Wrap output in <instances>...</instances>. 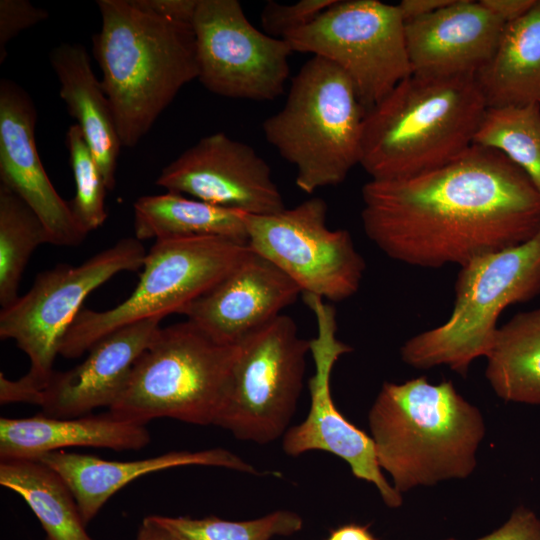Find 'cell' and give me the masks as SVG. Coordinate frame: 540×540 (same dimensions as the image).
I'll use <instances>...</instances> for the list:
<instances>
[{"label": "cell", "instance_id": "21", "mask_svg": "<svg viewBox=\"0 0 540 540\" xmlns=\"http://www.w3.org/2000/svg\"><path fill=\"white\" fill-rule=\"evenodd\" d=\"M146 425L121 419L109 410L74 418L43 413L26 418L0 419V458L37 460L69 447L140 450L150 443Z\"/></svg>", "mask_w": 540, "mask_h": 540}, {"label": "cell", "instance_id": "29", "mask_svg": "<svg viewBox=\"0 0 540 540\" xmlns=\"http://www.w3.org/2000/svg\"><path fill=\"white\" fill-rule=\"evenodd\" d=\"M155 516L181 540H270L276 536L293 535L303 527L302 518L290 510H276L245 521L215 516L200 519Z\"/></svg>", "mask_w": 540, "mask_h": 540}, {"label": "cell", "instance_id": "33", "mask_svg": "<svg viewBox=\"0 0 540 540\" xmlns=\"http://www.w3.org/2000/svg\"><path fill=\"white\" fill-rule=\"evenodd\" d=\"M476 540H540V519L530 509L520 506L503 525Z\"/></svg>", "mask_w": 540, "mask_h": 540}, {"label": "cell", "instance_id": "28", "mask_svg": "<svg viewBox=\"0 0 540 540\" xmlns=\"http://www.w3.org/2000/svg\"><path fill=\"white\" fill-rule=\"evenodd\" d=\"M50 243L38 216L15 193L0 185V305L5 309L19 297L23 271L34 250Z\"/></svg>", "mask_w": 540, "mask_h": 540}, {"label": "cell", "instance_id": "18", "mask_svg": "<svg viewBox=\"0 0 540 540\" xmlns=\"http://www.w3.org/2000/svg\"><path fill=\"white\" fill-rule=\"evenodd\" d=\"M154 317L121 327L97 341L86 359L65 372H54L34 404L43 414L74 418L108 407L122 392L133 365L159 331Z\"/></svg>", "mask_w": 540, "mask_h": 540}, {"label": "cell", "instance_id": "5", "mask_svg": "<svg viewBox=\"0 0 540 540\" xmlns=\"http://www.w3.org/2000/svg\"><path fill=\"white\" fill-rule=\"evenodd\" d=\"M365 113L350 78L312 56L292 79L282 109L262 128L267 142L295 166L297 187L312 194L342 183L360 163Z\"/></svg>", "mask_w": 540, "mask_h": 540}, {"label": "cell", "instance_id": "30", "mask_svg": "<svg viewBox=\"0 0 540 540\" xmlns=\"http://www.w3.org/2000/svg\"><path fill=\"white\" fill-rule=\"evenodd\" d=\"M66 144L76 187L75 196L69 204L78 224L89 233L101 227L107 218L105 195L108 189L77 124L68 128Z\"/></svg>", "mask_w": 540, "mask_h": 540}, {"label": "cell", "instance_id": "35", "mask_svg": "<svg viewBox=\"0 0 540 540\" xmlns=\"http://www.w3.org/2000/svg\"><path fill=\"white\" fill-rule=\"evenodd\" d=\"M480 3L507 25L530 10L536 0H480Z\"/></svg>", "mask_w": 540, "mask_h": 540}, {"label": "cell", "instance_id": "19", "mask_svg": "<svg viewBox=\"0 0 540 540\" xmlns=\"http://www.w3.org/2000/svg\"><path fill=\"white\" fill-rule=\"evenodd\" d=\"M505 24L480 1L450 5L405 22L412 73L430 76L475 75L491 58Z\"/></svg>", "mask_w": 540, "mask_h": 540}, {"label": "cell", "instance_id": "38", "mask_svg": "<svg viewBox=\"0 0 540 540\" xmlns=\"http://www.w3.org/2000/svg\"><path fill=\"white\" fill-rule=\"evenodd\" d=\"M327 540H376L367 526L347 524L331 531Z\"/></svg>", "mask_w": 540, "mask_h": 540}, {"label": "cell", "instance_id": "15", "mask_svg": "<svg viewBox=\"0 0 540 540\" xmlns=\"http://www.w3.org/2000/svg\"><path fill=\"white\" fill-rule=\"evenodd\" d=\"M156 184L249 215L285 208L268 163L253 147L223 132L203 137L186 149L163 168Z\"/></svg>", "mask_w": 540, "mask_h": 540}, {"label": "cell", "instance_id": "32", "mask_svg": "<svg viewBox=\"0 0 540 540\" xmlns=\"http://www.w3.org/2000/svg\"><path fill=\"white\" fill-rule=\"evenodd\" d=\"M48 18V12L27 0L0 1V64L5 61L7 45L20 32Z\"/></svg>", "mask_w": 540, "mask_h": 540}, {"label": "cell", "instance_id": "36", "mask_svg": "<svg viewBox=\"0 0 540 540\" xmlns=\"http://www.w3.org/2000/svg\"><path fill=\"white\" fill-rule=\"evenodd\" d=\"M453 2L454 0H403L397 6L406 22L432 14Z\"/></svg>", "mask_w": 540, "mask_h": 540}, {"label": "cell", "instance_id": "25", "mask_svg": "<svg viewBox=\"0 0 540 540\" xmlns=\"http://www.w3.org/2000/svg\"><path fill=\"white\" fill-rule=\"evenodd\" d=\"M485 376L504 401L540 405V307L499 326Z\"/></svg>", "mask_w": 540, "mask_h": 540}, {"label": "cell", "instance_id": "26", "mask_svg": "<svg viewBox=\"0 0 540 540\" xmlns=\"http://www.w3.org/2000/svg\"><path fill=\"white\" fill-rule=\"evenodd\" d=\"M0 484L24 499L41 523L45 540H94L69 486L41 461H1Z\"/></svg>", "mask_w": 540, "mask_h": 540}, {"label": "cell", "instance_id": "24", "mask_svg": "<svg viewBox=\"0 0 540 540\" xmlns=\"http://www.w3.org/2000/svg\"><path fill=\"white\" fill-rule=\"evenodd\" d=\"M133 211L135 237L140 241L222 237L247 243L245 213L182 194L167 191L139 197Z\"/></svg>", "mask_w": 540, "mask_h": 540}, {"label": "cell", "instance_id": "11", "mask_svg": "<svg viewBox=\"0 0 540 540\" xmlns=\"http://www.w3.org/2000/svg\"><path fill=\"white\" fill-rule=\"evenodd\" d=\"M283 39L293 52L311 53L337 65L366 110L412 73L405 21L397 5L337 0Z\"/></svg>", "mask_w": 540, "mask_h": 540}, {"label": "cell", "instance_id": "1", "mask_svg": "<svg viewBox=\"0 0 540 540\" xmlns=\"http://www.w3.org/2000/svg\"><path fill=\"white\" fill-rule=\"evenodd\" d=\"M367 237L417 267H459L540 231V191L496 150L472 145L438 168L362 187Z\"/></svg>", "mask_w": 540, "mask_h": 540}, {"label": "cell", "instance_id": "17", "mask_svg": "<svg viewBox=\"0 0 540 540\" xmlns=\"http://www.w3.org/2000/svg\"><path fill=\"white\" fill-rule=\"evenodd\" d=\"M250 248V247H249ZM302 294L272 262L249 249L207 292L180 312L218 343L238 345Z\"/></svg>", "mask_w": 540, "mask_h": 540}, {"label": "cell", "instance_id": "34", "mask_svg": "<svg viewBox=\"0 0 540 540\" xmlns=\"http://www.w3.org/2000/svg\"><path fill=\"white\" fill-rule=\"evenodd\" d=\"M140 9L192 26L198 0H131Z\"/></svg>", "mask_w": 540, "mask_h": 540}, {"label": "cell", "instance_id": "20", "mask_svg": "<svg viewBox=\"0 0 540 540\" xmlns=\"http://www.w3.org/2000/svg\"><path fill=\"white\" fill-rule=\"evenodd\" d=\"M37 460L57 472L66 482L86 524L116 492L146 474L190 465L223 467L260 474L238 455L223 448L195 452L171 451L133 461H111L89 454L61 450L47 453Z\"/></svg>", "mask_w": 540, "mask_h": 540}, {"label": "cell", "instance_id": "4", "mask_svg": "<svg viewBox=\"0 0 540 540\" xmlns=\"http://www.w3.org/2000/svg\"><path fill=\"white\" fill-rule=\"evenodd\" d=\"M486 109L475 75L411 73L366 110L359 165L372 180L443 166L473 145Z\"/></svg>", "mask_w": 540, "mask_h": 540}, {"label": "cell", "instance_id": "8", "mask_svg": "<svg viewBox=\"0 0 540 540\" xmlns=\"http://www.w3.org/2000/svg\"><path fill=\"white\" fill-rule=\"evenodd\" d=\"M146 251L136 237L120 239L78 266L59 264L39 273L30 290L0 312L1 339L15 340L30 360L26 375L0 374V402L34 404L54 374L61 340L86 297L123 271L143 266Z\"/></svg>", "mask_w": 540, "mask_h": 540}, {"label": "cell", "instance_id": "37", "mask_svg": "<svg viewBox=\"0 0 540 540\" xmlns=\"http://www.w3.org/2000/svg\"><path fill=\"white\" fill-rule=\"evenodd\" d=\"M135 540H181L170 529L159 522L155 515L141 522Z\"/></svg>", "mask_w": 540, "mask_h": 540}, {"label": "cell", "instance_id": "12", "mask_svg": "<svg viewBox=\"0 0 540 540\" xmlns=\"http://www.w3.org/2000/svg\"><path fill=\"white\" fill-rule=\"evenodd\" d=\"M245 224L250 249L286 274L302 294L341 302L357 293L365 261L347 230L328 227L322 198L273 214H246Z\"/></svg>", "mask_w": 540, "mask_h": 540}, {"label": "cell", "instance_id": "3", "mask_svg": "<svg viewBox=\"0 0 540 540\" xmlns=\"http://www.w3.org/2000/svg\"><path fill=\"white\" fill-rule=\"evenodd\" d=\"M92 37L122 146L134 147L181 88L198 77L191 25L157 16L131 0H98Z\"/></svg>", "mask_w": 540, "mask_h": 540}, {"label": "cell", "instance_id": "2", "mask_svg": "<svg viewBox=\"0 0 540 540\" xmlns=\"http://www.w3.org/2000/svg\"><path fill=\"white\" fill-rule=\"evenodd\" d=\"M378 464L400 493L465 479L485 436L480 410L452 381L384 382L368 413Z\"/></svg>", "mask_w": 540, "mask_h": 540}, {"label": "cell", "instance_id": "6", "mask_svg": "<svg viewBox=\"0 0 540 540\" xmlns=\"http://www.w3.org/2000/svg\"><path fill=\"white\" fill-rule=\"evenodd\" d=\"M459 268L447 321L414 335L400 348L401 359L413 368L447 366L463 376L474 360L489 355L501 313L540 294V231L520 245Z\"/></svg>", "mask_w": 540, "mask_h": 540}, {"label": "cell", "instance_id": "14", "mask_svg": "<svg viewBox=\"0 0 540 540\" xmlns=\"http://www.w3.org/2000/svg\"><path fill=\"white\" fill-rule=\"evenodd\" d=\"M316 319L317 335L310 339L314 374L308 381L310 407L306 418L290 427L282 437V449L292 457L309 451H324L347 463L357 479L376 487L385 505L398 508L403 498L387 481L370 435L347 420L337 409L331 394V374L340 356L352 348L337 338L334 307L321 297L302 294Z\"/></svg>", "mask_w": 540, "mask_h": 540}, {"label": "cell", "instance_id": "7", "mask_svg": "<svg viewBox=\"0 0 540 540\" xmlns=\"http://www.w3.org/2000/svg\"><path fill=\"white\" fill-rule=\"evenodd\" d=\"M237 352L189 320L160 328L109 411L143 425L156 418L215 425Z\"/></svg>", "mask_w": 540, "mask_h": 540}, {"label": "cell", "instance_id": "9", "mask_svg": "<svg viewBox=\"0 0 540 540\" xmlns=\"http://www.w3.org/2000/svg\"><path fill=\"white\" fill-rule=\"evenodd\" d=\"M247 243L222 237L155 240L139 282L114 308H82L64 334L59 355H83L100 339L126 325L179 313L224 278L249 251Z\"/></svg>", "mask_w": 540, "mask_h": 540}, {"label": "cell", "instance_id": "23", "mask_svg": "<svg viewBox=\"0 0 540 540\" xmlns=\"http://www.w3.org/2000/svg\"><path fill=\"white\" fill-rule=\"evenodd\" d=\"M475 78L487 107L540 103V0L505 25Z\"/></svg>", "mask_w": 540, "mask_h": 540}, {"label": "cell", "instance_id": "13", "mask_svg": "<svg viewBox=\"0 0 540 540\" xmlns=\"http://www.w3.org/2000/svg\"><path fill=\"white\" fill-rule=\"evenodd\" d=\"M197 79L228 98L271 101L289 76L290 45L256 29L238 0H198L192 22Z\"/></svg>", "mask_w": 540, "mask_h": 540}, {"label": "cell", "instance_id": "10", "mask_svg": "<svg viewBox=\"0 0 540 540\" xmlns=\"http://www.w3.org/2000/svg\"><path fill=\"white\" fill-rule=\"evenodd\" d=\"M310 340L280 314L238 344L215 425L238 440L268 444L283 437L303 388Z\"/></svg>", "mask_w": 540, "mask_h": 540}, {"label": "cell", "instance_id": "16", "mask_svg": "<svg viewBox=\"0 0 540 540\" xmlns=\"http://www.w3.org/2000/svg\"><path fill=\"white\" fill-rule=\"evenodd\" d=\"M37 111L28 93L14 81H0V182L19 196L44 225L50 244L74 247L87 236L69 202L55 190L40 160L35 126Z\"/></svg>", "mask_w": 540, "mask_h": 540}, {"label": "cell", "instance_id": "31", "mask_svg": "<svg viewBox=\"0 0 540 540\" xmlns=\"http://www.w3.org/2000/svg\"><path fill=\"white\" fill-rule=\"evenodd\" d=\"M337 0H300L294 4L268 1L261 12L266 34L283 39L288 33L314 21Z\"/></svg>", "mask_w": 540, "mask_h": 540}, {"label": "cell", "instance_id": "22", "mask_svg": "<svg viewBox=\"0 0 540 540\" xmlns=\"http://www.w3.org/2000/svg\"><path fill=\"white\" fill-rule=\"evenodd\" d=\"M60 97L76 120L102 172L108 190L116 185L122 147L110 102L96 78L89 54L79 43H61L50 52Z\"/></svg>", "mask_w": 540, "mask_h": 540}, {"label": "cell", "instance_id": "27", "mask_svg": "<svg viewBox=\"0 0 540 540\" xmlns=\"http://www.w3.org/2000/svg\"><path fill=\"white\" fill-rule=\"evenodd\" d=\"M473 144L503 154L540 191V103L487 107Z\"/></svg>", "mask_w": 540, "mask_h": 540}]
</instances>
